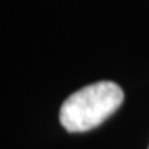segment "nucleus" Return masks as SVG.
Here are the masks:
<instances>
[{
  "instance_id": "nucleus-1",
  "label": "nucleus",
  "mask_w": 149,
  "mask_h": 149,
  "mask_svg": "<svg viewBox=\"0 0 149 149\" xmlns=\"http://www.w3.org/2000/svg\"><path fill=\"white\" fill-rule=\"evenodd\" d=\"M123 102V90L113 81H100L74 91L59 108V122L69 132L99 126Z\"/></svg>"
}]
</instances>
